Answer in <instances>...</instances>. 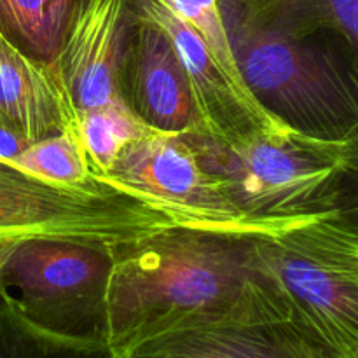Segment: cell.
Instances as JSON below:
<instances>
[{
	"label": "cell",
	"instance_id": "obj_7",
	"mask_svg": "<svg viewBox=\"0 0 358 358\" xmlns=\"http://www.w3.org/2000/svg\"><path fill=\"white\" fill-rule=\"evenodd\" d=\"M103 178L128 194L149 199L191 229L229 236L280 229L245 215L199 164L182 135L157 133L128 143Z\"/></svg>",
	"mask_w": 358,
	"mask_h": 358
},
{
	"label": "cell",
	"instance_id": "obj_21",
	"mask_svg": "<svg viewBox=\"0 0 358 358\" xmlns=\"http://www.w3.org/2000/svg\"><path fill=\"white\" fill-rule=\"evenodd\" d=\"M9 247H10V245H9ZM3 248H7V247H3ZM3 248H0V252H2V250H3Z\"/></svg>",
	"mask_w": 358,
	"mask_h": 358
},
{
	"label": "cell",
	"instance_id": "obj_17",
	"mask_svg": "<svg viewBox=\"0 0 358 358\" xmlns=\"http://www.w3.org/2000/svg\"><path fill=\"white\" fill-rule=\"evenodd\" d=\"M0 358H117L103 341H80L37 331L0 306Z\"/></svg>",
	"mask_w": 358,
	"mask_h": 358
},
{
	"label": "cell",
	"instance_id": "obj_13",
	"mask_svg": "<svg viewBox=\"0 0 358 358\" xmlns=\"http://www.w3.org/2000/svg\"><path fill=\"white\" fill-rule=\"evenodd\" d=\"M236 17L296 38L338 34L358 69V0H231Z\"/></svg>",
	"mask_w": 358,
	"mask_h": 358
},
{
	"label": "cell",
	"instance_id": "obj_15",
	"mask_svg": "<svg viewBox=\"0 0 358 358\" xmlns=\"http://www.w3.org/2000/svg\"><path fill=\"white\" fill-rule=\"evenodd\" d=\"M79 128L90 166L98 177L107 175L128 143L161 133L142 121L126 101L83 112L79 114Z\"/></svg>",
	"mask_w": 358,
	"mask_h": 358
},
{
	"label": "cell",
	"instance_id": "obj_8",
	"mask_svg": "<svg viewBox=\"0 0 358 358\" xmlns=\"http://www.w3.org/2000/svg\"><path fill=\"white\" fill-rule=\"evenodd\" d=\"M135 6L138 14L166 31L177 49L196 112L192 135L234 142L255 133H280L290 128L266 110L250 91L226 76L205 42L166 0H135Z\"/></svg>",
	"mask_w": 358,
	"mask_h": 358
},
{
	"label": "cell",
	"instance_id": "obj_10",
	"mask_svg": "<svg viewBox=\"0 0 358 358\" xmlns=\"http://www.w3.org/2000/svg\"><path fill=\"white\" fill-rule=\"evenodd\" d=\"M122 98L157 131L194 133V105L177 49L166 31L142 14H138L126 51Z\"/></svg>",
	"mask_w": 358,
	"mask_h": 358
},
{
	"label": "cell",
	"instance_id": "obj_19",
	"mask_svg": "<svg viewBox=\"0 0 358 358\" xmlns=\"http://www.w3.org/2000/svg\"><path fill=\"white\" fill-rule=\"evenodd\" d=\"M334 210L358 231V131L345 140V159L336 185Z\"/></svg>",
	"mask_w": 358,
	"mask_h": 358
},
{
	"label": "cell",
	"instance_id": "obj_5",
	"mask_svg": "<svg viewBox=\"0 0 358 358\" xmlns=\"http://www.w3.org/2000/svg\"><path fill=\"white\" fill-rule=\"evenodd\" d=\"M170 227L184 226L103 177L79 185L49 184L0 152V248L28 238L112 248Z\"/></svg>",
	"mask_w": 358,
	"mask_h": 358
},
{
	"label": "cell",
	"instance_id": "obj_3",
	"mask_svg": "<svg viewBox=\"0 0 358 358\" xmlns=\"http://www.w3.org/2000/svg\"><path fill=\"white\" fill-rule=\"evenodd\" d=\"M182 138L252 220L282 227L334 210L345 140L317 138L294 128L234 142L192 133Z\"/></svg>",
	"mask_w": 358,
	"mask_h": 358
},
{
	"label": "cell",
	"instance_id": "obj_1",
	"mask_svg": "<svg viewBox=\"0 0 358 358\" xmlns=\"http://www.w3.org/2000/svg\"><path fill=\"white\" fill-rule=\"evenodd\" d=\"M250 238L170 227L112 247L105 345L119 357L166 332L290 322Z\"/></svg>",
	"mask_w": 358,
	"mask_h": 358
},
{
	"label": "cell",
	"instance_id": "obj_6",
	"mask_svg": "<svg viewBox=\"0 0 358 358\" xmlns=\"http://www.w3.org/2000/svg\"><path fill=\"white\" fill-rule=\"evenodd\" d=\"M110 269L108 247L21 240L0 252V306L45 334L103 341Z\"/></svg>",
	"mask_w": 358,
	"mask_h": 358
},
{
	"label": "cell",
	"instance_id": "obj_4",
	"mask_svg": "<svg viewBox=\"0 0 358 358\" xmlns=\"http://www.w3.org/2000/svg\"><path fill=\"white\" fill-rule=\"evenodd\" d=\"M229 37L241 79L280 121L324 140L358 131V69L350 56L240 17Z\"/></svg>",
	"mask_w": 358,
	"mask_h": 358
},
{
	"label": "cell",
	"instance_id": "obj_9",
	"mask_svg": "<svg viewBox=\"0 0 358 358\" xmlns=\"http://www.w3.org/2000/svg\"><path fill=\"white\" fill-rule=\"evenodd\" d=\"M138 13L135 0H84L56 63L77 115L124 101L122 69Z\"/></svg>",
	"mask_w": 358,
	"mask_h": 358
},
{
	"label": "cell",
	"instance_id": "obj_18",
	"mask_svg": "<svg viewBox=\"0 0 358 358\" xmlns=\"http://www.w3.org/2000/svg\"><path fill=\"white\" fill-rule=\"evenodd\" d=\"M166 2L199 35L210 52L215 56L226 76L236 86L248 90L247 84L241 79L236 59H234L229 28H227L226 17H224L222 0H166Z\"/></svg>",
	"mask_w": 358,
	"mask_h": 358
},
{
	"label": "cell",
	"instance_id": "obj_2",
	"mask_svg": "<svg viewBox=\"0 0 358 358\" xmlns=\"http://www.w3.org/2000/svg\"><path fill=\"white\" fill-rule=\"evenodd\" d=\"M290 322L331 358H358V231L336 210L250 238Z\"/></svg>",
	"mask_w": 358,
	"mask_h": 358
},
{
	"label": "cell",
	"instance_id": "obj_11",
	"mask_svg": "<svg viewBox=\"0 0 358 358\" xmlns=\"http://www.w3.org/2000/svg\"><path fill=\"white\" fill-rule=\"evenodd\" d=\"M0 121L17 142H37L63 129L79 131V115L58 70L24 56L0 31Z\"/></svg>",
	"mask_w": 358,
	"mask_h": 358
},
{
	"label": "cell",
	"instance_id": "obj_20",
	"mask_svg": "<svg viewBox=\"0 0 358 358\" xmlns=\"http://www.w3.org/2000/svg\"><path fill=\"white\" fill-rule=\"evenodd\" d=\"M0 133H3V135H6V129H3V124H2V121H0Z\"/></svg>",
	"mask_w": 358,
	"mask_h": 358
},
{
	"label": "cell",
	"instance_id": "obj_12",
	"mask_svg": "<svg viewBox=\"0 0 358 358\" xmlns=\"http://www.w3.org/2000/svg\"><path fill=\"white\" fill-rule=\"evenodd\" d=\"M117 358H331L290 322L227 324L156 336Z\"/></svg>",
	"mask_w": 358,
	"mask_h": 358
},
{
	"label": "cell",
	"instance_id": "obj_14",
	"mask_svg": "<svg viewBox=\"0 0 358 358\" xmlns=\"http://www.w3.org/2000/svg\"><path fill=\"white\" fill-rule=\"evenodd\" d=\"M84 0H0V31L24 56L56 69Z\"/></svg>",
	"mask_w": 358,
	"mask_h": 358
},
{
	"label": "cell",
	"instance_id": "obj_16",
	"mask_svg": "<svg viewBox=\"0 0 358 358\" xmlns=\"http://www.w3.org/2000/svg\"><path fill=\"white\" fill-rule=\"evenodd\" d=\"M6 156L28 175L49 184L79 185L96 177L87 161L80 133L72 129L24 143Z\"/></svg>",
	"mask_w": 358,
	"mask_h": 358
}]
</instances>
